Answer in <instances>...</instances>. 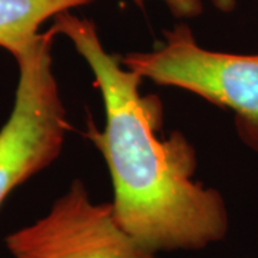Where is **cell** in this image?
I'll return each mask as SVG.
<instances>
[{
    "instance_id": "3",
    "label": "cell",
    "mask_w": 258,
    "mask_h": 258,
    "mask_svg": "<svg viewBox=\"0 0 258 258\" xmlns=\"http://www.w3.org/2000/svg\"><path fill=\"white\" fill-rule=\"evenodd\" d=\"M53 37L47 29L36 46L15 59V103L0 129V207L13 189L57 159L71 128L53 74Z\"/></svg>"
},
{
    "instance_id": "2",
    "label": "cell",
    "mask_w": 258,
    "mask_h": 258,
    "mask_svg": "<svg viewBox=\"0 0 258 258\" xmlns=\"http://www.w3.org/2000/svg\"><path fill=\"white\" fill-rule=\"evenodd\" d=\"M120 62L142 79L184 89L232 112L242 144L258 154V55L203 47L181 23L165 30L158 46L120 56Z\"/></svg>"
},
{
    "instance_id": "5",
    "label": "cell",
    "mask_w": 258,
    "mask_h": 258,
    "mask_svg": "<svg viewBox=\"0 0 258 258\" xmlns=\"http://www.w3.org/2000/svg\"><path fill=\"white\" fill-rule=\"evenodd\" d=\"M95 0H0V47L15 59L43 39L40 28L64 12Z\"/></svg>"
},
{
    "instance_id": "1",
    "label": "cell",
    "mask_w": 258,
    "mask_h": 258,
    "mask_svg": "<svg viewBox=\"0 0 258 258\" xmlns=\"http://www.w3.org/2000/svg\"><path fill=\"white\" fill-rule=\"evenodd\" d=\"M49 30L72 42L101 92L105 126L89 122L86 137L108 165L120 225L155 255L200 251L224 240L230 230L225 201L194 179L197 154L184 134L162 137L161 99L141 92L142 78L106 50L92 20L64 12Z\"/></svg>"
},
{
    "instance_id": "6",
    "label": "cell",
    "mask_w": 258,
    "mask_h": 258,
    "mask_svg": "<svg viewBox=\"0 0 258 258\" xmlns=\"http://www.w3.org/2000/svg\"><path fill=\"white\" fill-rule=\"evenodd\" d=\"M145 0H135V3L142 6ZM166 8L176 19L198 18L204 10L203 0H162ZM214 8L224 13H230L237 8V0H211Z\"/></svg>"
},
{
    "instance_id": "4",
    "label": "cell",
    "mask_w": 258,
    "mask_h": 258,
    "mask_svg": "<svg viewBox=\"0 0 258 258\" xmlns=\"http://www.w3.org/2000/svg\"><path fill=\"white\" fill-rule=\"evenodd\" d=\"M12 258H155L120 225L111 203H95L75 179L46 215L10 232Z\"/></svg>"
}]
</instances>
